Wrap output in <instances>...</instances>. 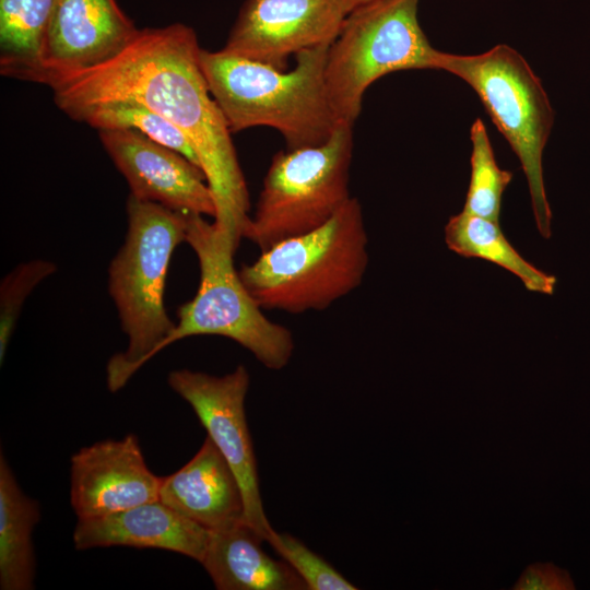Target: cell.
<instances>
[{
    "label": "cell",
    "instance_id": "obj_17",
    "mask_svg": "<svg viewBox=\"0 0 590 590\" xmlns=\"http://www.w3.org/2000/svg\"><path fill=\"white\" fill-rule=\"evenodd\" d=\"M40 520L38 502L19 486L4 457L0 455V589L34 588L35 555L33 530Z\"/></svg>",
    "mask_w": 590,
    "mask_h": 590
},
{
    "label": "cell",
    "instance_id": "obj_2",
    "mask_svg": "<svg viewBox=\"0 0 590 590\" xmlns=\"http://www.w3.org/2000/svg\"><path fill=\"white\" fill-rule=\"evenodd\" d=\"M329 46L295 56L291 70L229 54L200 50L209 90L231 132L266 126L278 130L286 150L318 145L342 123L326 86Z\"/></svg>",
    "mask_w": 590,
    "mask_h": 590
},
{
    "label": "cell",
    "instance_id": "obj_11",
    "mask_svg": "<svg viewBox=\"0 0 590 590\" xmlns=\"http://www.w3.org/2000/svg\"><path fill=\"white\" fill-rule=\"evenodd\" d=\"M99 139L130 187V196L186 214L214 219L202 169L179 152L130 129H102Z\"/></svg>",
    "mask_w": 590,
    "mask_h": 590
},
{
    "label": "cell",
    "instance_id": "obj_22",
    "mask_svg": "<svg viewBox=\"0 0 590 590\" xmlns=\"http://www.w3.org/2000/svg\"><path fill=\"white\" fill-rule=\"evenodd\" d=\"M57 271L54 262L35 259L16 266L0 284V363L15 329L22 307L33 290Z\"/></svg>",
    "mask_w": 590,
    "mask_h": 590
},
{
    "label": "cell",
    "instance_id": "obj_14",
    "mask_svg": "<svg viewBox=\"0 0 590 590\" xmlns=\"http://www.w3.org/2000/svg\"><path fill=\"white\" fill-rule=\"evenodd\" d=\"M210 531L160 499L114 514L78 519L75 550L129 546L175 552L201 563Z\"/></svg>",
    "mask_w": 590,
    "mask_h": 590
},
{
    "label": "cell",
    "instance_id": "obj_15",
    "mask_svg": "<svg viewBox=\"0 0 590 590\" xmlns=\"http://www.w3.org/2000/svg\"><path fill=\"white\" fill-rule=\"evenodd\" d=\"M160 500L210 532L246 522L239 482L209 436L184 467L162 477Z\"/></svg>",
    "mask_w": 590,
    "mask_h": 590
},
{
    "label": "cell",
    "instance_id": "obj_4",
    "mask_svg": "<svg viewBox=\"0 0 590 590\" xmlns=\"http://www.w3.org/2000/svg\"><path fill=\"white\" fill-rule=\"evenodd\" d=\"M367 245L362 205L351 197L324 225L262 251L238 273L262 309L319 311L362 284Z\"/></svg>",
    "mask_w": 590,
    "mask_h": 590
},
{
    "label": "cell",
    "instance_id": "obj_10",
    "mask_svg": "<svg viewBox=\"0 0 590 590\" xmlns=\"http://www.w3.org/2000/svg\"><path fill=\"white\" fill-rule=\"evenodd\" d=\"M349 13L345 0H245L222 49L285 70L290 57L330 46Z\"/></svg>",
    "mask_w": 590,
    "mask_h": 590
},
{
    "label": "cell",
    "instance_id": "obj_20",
    "mask_svg": "<svg viewBox=\"0 0 590 590\" xmlns=\"http://www.w3.org/2000/svg\"><path fill=\"white\" fill-rule=\"evenodd\" d=\"M66 114L74 120L102 129H130L173 149L200 167L197 154L185 134L172 122L141 103L111 99L71 108ZM201 168V167H200Z\"/></svg>",
    "mask_w": 590,
    "mask_h": 590
},
{
    "label": "cell",
    "instance_id": "obj_9",
    "mask_svg": "<svg viewBox=\"0 0 590 590\" xmlns=\"http://www.w3.org/2000/svg\"><path fill=\"white\" fill-rule=\"evenodd\" d=\"M167 381L190 404L208 436L232 468L241 488L246 522L266 541L273 528L263 509L257 460L245 413L250 385L247 368L238 365L223 376L177 369L168 374Z\"/></svg>",
    "mask_w": 590,
    "mask_h": 590
},
{
    "label": "cell",
    "instance_id": "obj_16",
    "mask_svg": "<svg viewBox=\"0 0 590 590\" xmlns=\"http://www.w3.org/2000/svg\"><path fill=\"white\" fill-rule=\"evenodd\" d=\"M264 539L247 522L210 533L201 560L219 590H307L297 573L262 548Z\"/></svg>",
    "mask_w": 590,
    "mask_h": 590
},
{
    "label": "cell",
    "instance_id": "obj_3",
    "mask_svg": "<svg viewBox=\"0 0 590 590\" xmlns=\"http://www.w3.org/2000/svg\"><path fill=\"white\" fill-rule=\"evenodd\" d=\"M128 229L108 268V291L128 338L126 351L107 364V386L120 390L156 355L175 327L164 306L167 269L174 250L186 241L187 214L132 196L127 200Z\"/></svg>",
    "mask_w": 590,
    "mask_h": 590
},
{
    "label": "cell",
    "instance_id": "obj_23",
    "mask_svg": "<svg viewBox=\"0 0 590 590\" xmlns=\"http://www.w3.org/2000/svg\"><path fill=\"white\" fill-rule=\"evenodd\" d=\"M266 542L297 573L307 590L357 589L323 557L290 533H278L273 530Z\"/></svg>",
    "mask_w": 590,
    "mask_h": 590
},
{
    "label": "cell",
    "instance_id": "obj_8",
    "mask_svg": "<svg viewBox=\"0 0 590 590\" xmlns=\"http://www.w3.org/2000/svg\"><path fill=\"white\" fill-rule=\"evenodd\" d=\"M420 0H371L354 8L328 48L326 86L339 120L354 126L368 86L399 70L437 69L418 19Z\"/></svg>",
    "mask_w": 590,
    "mask_h": 590
},
{
    "label": "cell",
    "instance_id": "obj_19",
    "mask_svg": "<svg viewBox=\"0 0 590 590\" xmlns=\"http://www.w3.org/2000/svg\"><path fill=\"white\" fill-rule=\"evenodd\" d=\"M55 0H0V72L33 81Z\"/></svg>",
    "mask_w": 590,
    "mask_h": 590
},
{
    "label": "cell",
    "instance_id": "obj_18",
    "mask_svg": "<svg viewBox=\"0 0 590 590\" xmlns=\"http://www.w3.org/2000/svg\"><path fill=\"white\" fill-rule=\"evenodd\" d=\"M445 241L464 258L495 263L520 279L530 292L552 295L556 278L528 262L505 237L499 222L461 212L445 226Z\"/></svg>",
    "mask_w": 590,
    "mask_h": 590
},
{
    "label": "cell",
    "instance_id": "obj_5",
    "mask_svg": "<svg viewBox=\"0 0 590 590\" xmlns=\"http://www.w3.org/2000/svg\"><path fill=\"white\" fill-rule=\"evenodd\" d=\"M186 243L200 267L199 287L178 308L177 322L156 354L193 335H221L248 350L264 367L284 368L294 351L292 332L266 317L234 267L238 245L200 214H187Z\"/></svg>",
    "mask_w": 590,
    "mask_h": 590
},
{
    "label": "cell",
    "instance_id": "obj_21",
    "mask_svg": "<svg viewBox=\"0 0 590 590\" xmlns=\"http://www.w3.org/2000/svg\"><path fill=\"white\" fill-rule=\"evenodd\" d=\"M470 140L471 175L463 212L499 222L503 193L514 175L498 166L482 119L472 123Z\"/></svg>",
    "mask_w": 590,
    "mask_h": 590
},
{
    "label": "cell",
    "instance_id": "obj_1",
    "mask_svg": "<svg viewBox=\"0 0 590 590\" xmlns=\"http://www.w3.org/2000/svg\"><path fill=\"white\" fill-rule=\"evenodd\" d=\"M194 31L181 23L138 30L110 59L52 75L44 84L67 110L111 99L143 104L191 143L215 202V227L237 245L250 219L249 193L227 122L200 66Z\"/></svg>",
    "mask_w": 590,
    "mask_h": 590
},
{
    "label": "cell",
    "instance_id": "obj_25",
    "mask_svg": "<svg viewBox=\"0 0 590 590\" xmlns=\"http://www.w3.org/2000/svg\"><path fill=\"white\" fill-rule=\"evenodd\" d=\"M368 1H371V0H345L349 9H350V12L356 8L357 5H361L363 3H366Z\"/></svg>",
    "mask_w": 590,
    "mask_h": 590
},
{
    "label": "cell",
    "instance_id": "obj_24",
    "mask_svg": "<svg viewBox=\"0 0 590 590\" xmlns=\"http://www.w3.org/2000/svg\"><path fill=\"white\" fill-rule=\"evenodd\" d=\"M511 589L573 590L575 585L567 570L552 563H535L524 569Z\"/></svg>",
    "mask_w": 590,
    "mask_h": 590
},
{
    "label": "cell",
    "instance_id": "obj_12",
    "mask_svg": "<svg viewBox=\"0 0 590 590\" xmlns=\"http://www.w3.org/2000/svg\"><path fill=\"white\" fill-rule=\"evenodd\" d=\"M161 482L133 434L82 447L71 457L70 502L78 519L158 500Z\"/></svg>",
    "mask_w": 590,
    "mask_h": 590
},
{
    "label": "cell",
    "instance_id": "obj_13",
    "mask_svg": "<svg viewBox=\"0 0 590 590\" xmlns=\"http://www.w3.org/2000/svg\"><path fill=\"white\" fill-rule=\"evenodd\" d=\"M138 28L116 0H55L32 82L99 64L125 48Z\"/></svg>",
    "mask_w": 590,
    "mask_h": 590
},
{
    "label": "cell",
    "instance_id": "obj_6",
    "mask_svg": "<svg viewBox=\"0 0 590 590\" xmlns=\"http://www.w3.org/2000/svg\"><path fill=\"white\" fill-rule=\"evenodd\" d=\"M438 70L467 82L518 156L526 175L533 216L544 238L552 235L542 156L554 122L547 94L527 60L499 44L479 55L440 52Z\"/></svg>",
    "mask_w": 590,
    "mask_h": 590
},
{
    "label": "cell",
    "instance_id": "obj_7",
    "mask_svg": "<svg viewBox=\"0 0 590 590\" xmlns=\"http://www.w3.org/2000/svg\"><path fill=\"white\" fill-rule=\"evenodd\" d=\"M353 125L342 122L326 142L275 153L244 238L266 251L330 221L351 199Z\"/></svg>",
    "mask_w": 590,
    "mask_h": 590
}]
</instances>
